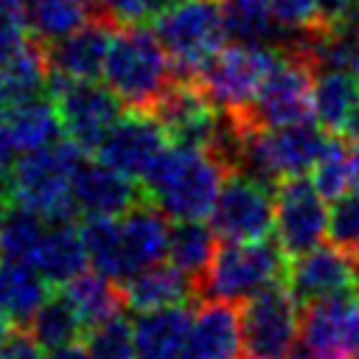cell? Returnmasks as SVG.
Wrapping results in <instances>:
<instances>
[{
    "instance_id": "ac0fdd59",
    "label": "cell",
    "mask_w": 359,
    "mask_h": 359,
    "mask_svg": "<svg viewBox=\"0 0 359 359\" xmlns=\"http://www.w3.org/2000/svg\"><path fill=\"white\" fill-rule=\"evenodd\" d=\"M180 359H241V311L236 303L208 297L191 314Z\"/></svg>"
},
{
    "instance_id": "277c9868",
    "label": "cell",
    "mask_w": 359,
    "mask_h": 359,
    "mask_svg": "<svg viewBox=\"0 0 359 359\" xmlns=\"http://www.w3.org/2000/svg\"><path fill=\"white\" fill-rule=\"evenodd\" d=\"M325 146V129L314 126L311 121L292 126H255L241 121L233 171H244L264 185H278L289 177L311 174Z\"/></svg>"
},
{
    "instance_id": "2e32d148",
    "label": "cell",
    "mask_w": 359,
    "mask_h": 359,
    "mask_svg": "<svg viewBox=\"0 0 359 359\" xmlns=\"http://www.w3.org/2000/svg\"><path fill=\"white\" fill-rule=\"evenodd\" d=\"M286 289L297 303H309L337 292H353L359 289V261L345 255L334 244H317L294 255L292 266L286 269Z\"/></svg>"
},
{
    "instance_id": "8992f818",
    "label": "cell",
    "mask_w": 359,
    "mask_h": 359,
    "mask_svg": "<svg viewBox=\"0 0 359 359\" xmlns=\"http://www.w3.org/2000/svg\"><path fill=\"white\" fill-rule=\"evenodd\" d=\"M154 34L180 79L196 70L224 45L227 25L219 0H177L154 17Z\"/></svg>"
},
{
    "instance_id": "9a60e30c",
    "label": "cell",
    "mask_w": 359,
    "mask_h": 359,
    "mask_svg": "<svg viewBox=\"0 0 359 359\" xmlns=\"http://www.w3.org/2000/svg\"><path fill=\"white\" fill-rule=\"evenodd\" d=\"M115 25L98 14H93L81 28L62 36L50 48L45 45L48 56V87L65 84V81H90L98 79L104 70V59L109 50Z\"/></svg>"
},
{
    "instance_id": "1f68e13d",
    "label": "cell",
    "mask_w": 359,
    "mask_h": 359,
    "mask_svg": "<svg viewBox=\"0 0 359 359\" xmlns=\"http://www.w3.org/2000/svg\"><path fill=\"white\" fill-rule=\"evenodd\" d=\"M81 241L87 250V264L95 266V272L123 280L126 278V261L121 247V230L118 216H93L81 227Z\"/></svg>"
},
{
    "instance_id": "484cf974",
    "label": "cell",
    "mask_w": 359,
    "mask_h": 359,
    "mask_svg": "<svg viewBox=\"0 0 359 359\" xmlns=\"http://www.w3.org/2000/svg\"><path fill=\"white\" fill-rule=\"evenodd\" d=\"M48 294V280L34 264L0 258V311L8 320L28 323Z\"/></svg>"
},
{
    "instance_id": "7dc6e473",
    "label": "cell",
    "mask_w": 359,
    "mask_h": 359,
    "mask_svg": "<svg viewBox=\"0 0 359 359\" xmlns=\"http://www.w3.org/2000/svg\"><path fill=\"white\" fill-rule=\"evenodd\" d=\"M168 3H177V0H168Z\"/></svg>"
},
{
    "instance_id": "bcb514c9",
    "label": "cell",
    "mask_w": 359,
    "mask_h": 359,
    "mask_svg": "<svg viewBox=\"0 0 359 359\" xmlns=\"http://www.w3.org/2000/svg\"><path fill=\"white\" fill-rule=\"evenodd\" d=\"M353 359H359V351H356V356H353Z\"/></svg>"
},
{
    "instance_id": "f35d334b",
    "label": "cell",
    "mask_w": 359,
    "mask_h": 359,
    "mask_svg": "<svg viewBox=\"0 0 359 359\" xmlns=\"http://www.w3.org/2000/svg\"><path fill=\"white\" fill-rule=\"evenodd\" d=\"M269 3L283 31H292L300 36L317 31V0H269Z\"/></svg>"
},
{
    "instance_id": "d4e9b609",
    "label": "cell",
    "mask_w": 359,
    "mask_h": 359,
    "mask_svg": "<svg viewBox=\"0 0 359 359\" xmlns=\"http://www.w3.org/2000/svg\"><path fill=\"white\" fill-rule=\"evenodd\" d=\"M359 104V76L325 67L314 73V121L325 132H345Z\"/></svg>"
},
{
    "instance_id": "ba28073f",
    "label": "cell",
    "mask_w": 359,
    "mask_h": 359,
    "mask_svg": "<svg viewBox=\"0 0 359 359\" xmlns=\"http://www.w3.org/2000/svg\"><path fill=\"white\" fill-rule=\"evenodd\" d=\"M314 62L300 48L289 45L278 53L269 76L264 79L250 112L241 118L255 126H292L314 118Z\"/></svg>"
},
{
    "instance_id": "7bdbcfd3",
    "label": "cell",
    "mask_w": 359,
    "mask_h": 359,
    "mask_svg": "<svg viewBox=\"0 0 359 359\" xmlns=\"http://www.w3.org/2000/svg\"><path fill=\"white\" fill-rule=\"evenodd\" d=\"M48 359H93V356H90V351H87V348H81L79 342H73V345L53 348Z\"/></svg>"
},
{
    "instance_id": "c3c4849f",
    "label": "cell",
    "mask_w": 359,
    "mask_h": 359,
    "mask_svg": "<svg viewBox=\"0 0 359 359\" xmlns=\"http://www.w3.org/2000/svg\"><path fill=\"white\" fill-rule=\"evenodd\" d=\"M84 3H90V0H84Z\"/></svg>"
},
{
    "instance_id": "52a82bcc",
    "label": "cell",
    "mask_w": 359,
    "mask_h": 359,
    "mask_svg": "<svg viewBox=\"0 0 359 359\" xmlns=\"http://www.w3.org/2000/svg\"><path fill=\"white\" fill-rule=\"evenodd\" d=\"M278 48L272 45H252V42H236L222 45L194 76V84L202 90V95L222 112H230L236 118H244L269 76Z\"/></svg>"
},
{
    "instance_id": "b9f144b4",
    "label": "cell",
    "mask_w": 359,
    "mask_h": 359,
    "mask_svg": "<svg viewBox=\"0 0 359 359\" xmlns=\"http://www.w3.org/2000/svg\"><path fill=\"white\" fill-rule=\"evenodd\" d=\"M11 154H14V149H11V143H8V137L0 126V194L6 191V180H8V171H11Z\"/></svg>"
},
{
    "instance_id": "8fae6325",
    "label": "cell",
    "mask_w": 359,
    "mask_h": 359,
    "mask_svg": "<svg viewBox=\"0 0 359 359\" xmlns=\"http://www.w3.org/2000/svg\"><path fill=\"white\" fill-rule=\"evenodd\" d=\"M272 210L275 199L269 194V185L244 171H230L208 213V224L213 227L219 241L266 238L272 230Z\"/></svg>"
},
{
    "instance_id": "60d3db41",
    "label": "cell",
    "mask_w": 359,
    "mask_h": 359,
    "mask_svg": "<svg viewBox=\"0 0 359 359\" xmlns=\"http://www.w3.org/2000/svg\"><path fill=\"white\" fill-rule=\"evenodd\" d=\"M359 8V0H317V31L342 22Z\"/></svg>"
},
{
    "instance_id": "4dcf8cb0",
    "label": "cell",
    "mask_w": 359,
    "mask_h": 359,
    "mask_svg": "<svg viewBox=\"0 0 359 359\" xmlns=\"http://www.w3.org/2000/svg\"><path fill=\"white\" fill-rule=\"evenodd\" d=\"M28 331L36 337L42 348L53 351V348L79 342V337L84 334V323L70 306V300L65 297V292H59V294H48L39 303V309L28 320Z\"/></svg>"
},
{
    "instance_id": "3957f363",
    "label": "cell",
    "mask_w": 359,
    "mask_h": 359,
    "mask_svg": "<svg viewBox=\"0 0 359 359\" xmlns=\"http://www.w3.org/2000/svg\"><path fill=\"white\" fill-rule=\"evenodd\" d=\"M101 76L126 109H151L171 84L174 67L157 34L135 22L115 25Z\"/></svg>"
},
{
    "instance_id": "8d00e7d4",
    "label": "cell",
    "mask_w": 359,
    "mask_h": 359,
    "mask_svg": "<svg viewBox=\"0 0 359 359\" xmlns=\"http://www.w3.org/2000/svg\"><path fill=\"white\" fill-rule=\"evenodd\" d=\"M165 6L168 0H98L95 14L109 20L112 25H135L154 20Z\"/></svg>"
},
{
    "instance_id": "74e56055",
    "label": "cell",
    "mask_w": 359,
    "mask_h": 359,
    "mask_svg": "<svg viewBox=\"0 0 359 359\" xmlns=\"http://www.w3.org/2000/svg\"><path fill=\"white\" fill-rule=\"evenodd\" d=\"M31 39L25 22V0H0V59L11 56Z\"/></svg>"
},
{
    "instance_id": "ffe728a7",
    "label": "cell",
    "mask_w": 359,
    "mask_h": 359,
    "mask_svg": "<svg viewBox=\"0 0 359 359\" xmlns=\"http://www.w3.org/2000/svg\"><path fill=\"white\" fill-rule=\"evenodd\" d=\"M0 126L14 151H36L62 140L65 126L50 95H34L20 104H11L0 112Z\"/></svg>"
},
{
    "instance_id": "d6a6232c",
    "label": "cell",
    "mask_w": 359,
    "mask_h": 359,
    "mask_svg": "<svg viewBox=\"0 0 359 359\" xmlns=\"http://www.w3.org/2000/svg\"><path fill=\"white\" fill-rule=\"evenodd\" d=\"M224 11L227 36H236L238 42L252 45H272L278 34L283 31L272 14L269 0H219Z\"/></svg>"
},
{
    "instance_id": "30bf717a",
    "label": "cell",
    "mask_w": 359,
    "mask_h": 359,
    "mask_svg": "<svg viewBox=\"0 0 359 359\" xmlns=\"http://www.w3.org/2000/svg\"><path fill=\"white\" fill-rule=\"evenodd\" d=\"M297 345L311 359H353L359 351V297L337 292L303 303Z\"/></svg>"
},
{
    "instance_id": "e0dca14e",
    "label": "cell",
    "mask_w": 359,
    "mask_h": 359,
    "mask_svg": "<svg viewBox=\"0 0 359 359\" xmlns=\"http://www.w3.org/2000/svg\"><path fill=\"white\" fill-rule=\"evenodd\" d=\"M143 191L132 177L121 174L107 163L84 160L73 174V208L76 213L93 216H121L140 202Z\"/></svg>"
},
{
    "instance_id": "7c38bea8",
    "label": "cell",
    "mask_w": 359,
    "mask_h": 359,
    "mask_svg": "<svg viewBox=\"0 0 359 359\" xmlns=\"http://www.w3.org/2000/svg\"><path fill=\"white\" fill-rule=\"evenodd\" d=\"M272 230L286 255H300L328 236V208L325 196L306 177H289L275 185Z\"/></svg>"
},
{
    "instance_id": "f1b7e54d",
    "label": "cell",
    "mask_w": 359,
    "mask_h": 359,
    "mask_svg": "<svg viewBox=\"0 0 359 359\" xmlns=\"http://www.w3.org/2000/svg\"><path fill=\"white\" fill-rule=\"evenodd\" d=\"M311 182L325 199L359 191V137L348 135V140H328L311 168Z\"/></svg>"
},
{
    "instance_id": "603a6c76",
    "label": "cell",
    "mask_w": 359,
    "mask_h": 359,
    "mask_svg": "<svg viewBox=\"0 0 359 359\" xmlns=\"http://www.w3.org/2000/svg\"><path fill=\"white\" fill-rule=\"evenodd\" d=\"M34 266L45 275L48 283H67L87 266V250L81 241V230L70 222H50L36 247Z\"/></svg>"
},
{
    "instance_id": "6da1fadb",
    "label": "cell",
    "mask_w": 359,
    "mask_h": 359,
    "mask_svg": "<svg viewBox=\"0 0 359 359\" xmlns=\"http://www.w3.org/2000/svg\"><path fill=\"white\" fill-rule=\"evenodd\" d=\"M230 168L205 146L171 143L149 165L143 196L168 219H205L222 191Z\"/></svg>"
},
{
    "instance_id": "836d02e7",
    "label": "cell",
    "mask_w": 359,
    "mask_h": 359,
    "mask_svg": "<svg viewBox=\"0 0 359 359\" xmlns=\"http://www.w3.org/2000/svg\"><path fill=\"white\" fill-rule=\"evenodd\" d=\"M45 227H48L45 219L34 213L31 208H22V205L6 208L3 222H0V258L34 264Z\"/></svg>"
},
{
    "instance_id": "9c48e42d",
    "label": "cell",
    "mask_w": 359,
    "mask_h": 359,
    "mask_svg": "<svg viewBox=\"0 0 359 359\" xmlns=\"http://www.w3.org/2000/svg\"><path fill=\"white\" fill-rule=\"evenodd\" d=\"M241 359H283L297 348V300L272 283L241 303Z\"/></svg>"
},
{
    "instance_id": "7a4b0ae2",
    "label": "cell",
    "mask_w": 359,
    "mask_h": 359,
    "mask_svg": "<svg viewBox=\"0 0 359 359\" xmlns=\"http://www.w3.org/2000/svg\"><path fill=\"white\" fill-rule=\"evenodd\" d=\"M87 160V151L67 140H56L45 149L25 151L11 165L6 180V196L14 205L31 208L45 222H70L73 208V174Z\"/></svg>"
},
{
    "instance_id": "f546056e",
    "label": "cell",
    "mask_w": 359,
    "mask_h": 359,
    "mask_svg": "<svg viewBox=\"0 0 359 359\" xmlns=\"http://www.w3.org/2000/svg\"><path fill=\"white\" fill-rule=\"evenodd\" d=\"M93 14L95 11H90L84 0H25L28 34L42 45H53L73 34Z\"/></svg>"
},
{
    "instance_id": "f6af8a7d",
    "label": "cell",
    "mask_w": 359,
    "mask_h": 359,
    "mask_svg": "<svg viewBox=\"0 0 359 359\" xmlns=\"http://www.w3.org/2000/svg\"><path fill=\"white\" fill-rule=\"evenodd\" d=\"M3 213H6V202H3V194H0V222H3Z\"/></svg>"
},
{
    "instance_id": "7402d4cb",
    "label": "cell",
    "mask_w": 359,
    "mask_h": 359,
    "mask_svg": "<svg viewBox=\"0 0 359 359\" xmlns=\"http://www.w3.org/2000/svg\"><path fill=\"white\" fill-rule=\"evenodd\" d=\"M191 328V311L182 306H165L154 311H140L132 323L137 359H180Z\"/></svg>"
},
{
    "instance_id": "d590c367",
    "label": "cell",
    "mask_w": 359,
    "mask_h": 359,
    "mask_svg": "<svg viewBox=\"0 0 359 359\" xmlns=\"http://www.w3.org/2000/svg\"><path fill=\"white\" fill-rule=\"evenodd\" d=\"M328 238L337 250L359 261V191L334 199L328 210Z\"/></svg>"
},
{
    "instance_id": "cb8c5ba5",
    "label": "cell",
    "mask_w": 359,
    "mask_h": 359,
    "mask_svg": "<svg viewBox=\"0 0 359 359\" xmlns=\"http://www.w3.org/2000/svg\"><path fill=\"white\" fill-rule=\"evenodd\" d=\"M48 87V56L45 45L34 36L11 56L0 59V112L11 104L39 95Z\"/></svg>"
},
{
    "instance_id": "44dd1931",
    "label": "cell",
    "mask_w": 359,
    "mask_h": 359,
    "mask_svg": "<svg viewBox=\"0 0 359 359\" xmlns=\"http://www.w3.org/2000/svg\"><path fill=\"white\" fill-rule=\"evenodd\" d=\"M123 306L132 311H154L165 306H182L196 294L191 278H185L177 266L151 264L121 280Z\"/></svg>"
},
{
    "instance_id": "5bb4252c",
    "label": "cell",
    "mask_w": 359,
    "mask_h": 359,
    "mask_svg": "<svg viewBox=\"0 0 359 359\" xmlns=\"http://www.w3.org/2000/svg\"><path fill=\"white\" fill-rule=\"evenodd\" d=\"M165 140L168 135L163 123L149 109H123L98 143L95 154L101 163L118 168L121 174L140 180L165 149Z\"/></svg>"
},
{
    "instance_id": "ab89813d",
    "label": "cell",
    "mask_w": 359,
    "mask_h": 359,
    "mask_svg": "<svg viewBox=\"0 0 359 359\" xmlns=\"http://www.w3.org/2000/svg\"><path fill=\"white\" fill-rule=\"evenodd\" d=\"M0 359H45V353H42V345L36 342V337L28 328L17 325V328H8V334L3 337Z\"/></svg>"
},
{
    "instance_id": "5b68a950",
    "label": "cell",
    "mask_w": 359,
    "mask_h": 359,
    "mask_svg": "<svg viewBox=\"0 0 359 359\" xmlns=\"http://www.w3.org/2000/svg\"><path fill=\"white\" fill-rule=\"evenodd\" d=\"M286 275L283 250L278 241H222L196 283V294L210 300L244 303Z\"/></svg>"
},
{
    "instance_id": "ee69618b",
    "label": "cell",
    "mask_w": 359,
    "mask_h": 359,
    "mask_svg": "<svg viewBox=\"0 0 359 359\" xmlns=\"http://www.w3.org/2000/svg\"><path fill=\"white\" fill-rule=\"evenodd\" d=\"M8 334V317L0 311V342H3V337Z\"/></svg>"
},
{
    "instance_id": "83f0119b",
    "label": "cell",
    "mask_w": 359,
    "mask_h": 359,
    "mask_svg": "<svg viewBox=\"0 0 359 359\" xmlns=\"http://www.w3.org/2000/svg\"><path fill=\"white\" fill-rule=\"evenodd\" d=\"M216 233L210 224H205L202 219H180L171 230H168V261L171 266H177L185 278L194 280V286L202 280L213 252H216Z\"/></svg>"
},
{
    "instance_id": "4316f807",
    "label": "cell",
    "mask_w": 359,
    "mask_h": 359,
    "mask_svg": "<svg viewBox=\"0 0 359 359\" xmlns=\"http://www.w3.org/2000/svg\"><path fill=\"white\" fill-rule=\"evenodd\" d=\"M62 292L70 300V306L76 309V314L81 317L84 328H93V325L123 311L121 286L101 272H79L76 278H70L65 283Z\"/></svg>"
},
{
    "instance_id": "d6986e66",
    "label": "cell",
    "mask_w": 359,
    "mask_h": 359,
    "mask_svg": "<svg viewBox=\"0 0 359 359\" xmlns=\"http://www.w3.org/2000/svg\"><path fill=\"white\" fill-rule=\"evenodd\" d=\"M168 216L157 210L151 202H137L126 213L118 216V230H121V247H123V261H126V278L143 266L160 264L168 250V230L171 224L165 222Z\"/></svg>"
},
{
    "instance_id": "4fadbf2b",
    "label": "cell",
    "mask_w": 359,
    "mask_h": 359,
    "mask_svg": "<svg viewBox=\"0 0 359 359\" xmlns=\"http://www.w3.org/2000/svg\"><path fill=\"white\" fill-rule=\"evenodd\" d=\"M48 95L56 101L65 135L84 151H95L115 118L126 109L121 98L107 84H95V79L56 84L48 90Z\"/></svg>"
},
{
    "instance_id": "e575fe53",
    "label": "cell",
    "mask_w": 359,
    "mask_h": 359,
    "mask_svg": "<svg viewBox=\"0 0 359 359\" xmlns=\"http://www.w3.org/2000/svg\"><path fill=\"white\" fill-rule=\"evenodd\" d=\"M87 351L93 359H137L132 323L123 314H115L93 325L87 334Z\"/></svg>"
}]
</instances>
